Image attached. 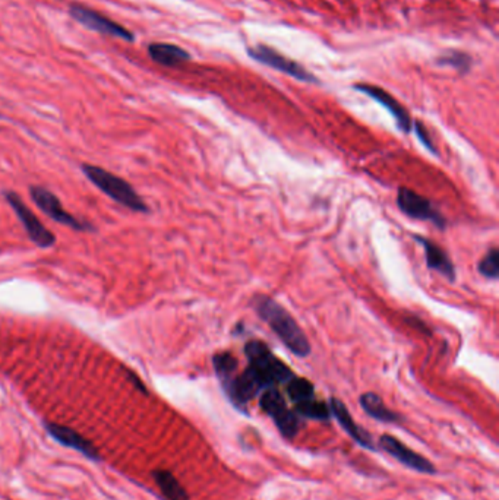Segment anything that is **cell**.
<instances>
[{
	"instance_id": "6da1fadb",
	"label": "cell",
	"mask_w": 499,
	"mask_h": 500,
	"mask_svg": "<svg viewBox=\"0 0 499 500\" xmlns=\"http://www.w3.org/2000/svg\"><path fill=\"white\" fill-rule=\"evenodd\" d=\"M252 304L258 316L271 328L280 341L295 355L307 357L311 354V344L305 332L278 301L268 296H256Z\"/></svg>"
},
{
	"instance_id": "7a4b0ae2",
	"label": "cell",
	"mask_w": 499,
	"mask_h": 500,
	"mask_svg": "<svg viewBox=\"0 0 499 500\" xmlns=\"http://www.w3.org/2000/svg\"><path fill=\"white\" fill-rule=\"evenodd\" d=\"M245 355L249 362L246 370L252 374L263 391L278 384H287L295 376L290 367L274 355L270 347L263 341H248L245 345Z\"/></svg>"
},
{
	"instance_id": "3957f363",
	"label": "cell",
	"mask_w": 499,
	"mask_h": 500,
	"mask_svg": "<svg viewBox=\"0 0 499 500\" xmlns=\"http://www.w3.org/2000/svg\"><path fill=\"white\" fill-rule=\"evenodd\" d=\"M82 173L92 184H96L104 195H107L116 204L135 212H148L146 201L138 195L133 186L122 177L102 169L99 165L91 164L82 165Z\"/></svg>"
},
{
	"instance_id": "277c9868",
	"label": "cell",
	"mask_w": 499,
	"mask_h": 500,
	"mask_svg": "<svg viewBox=\"0 0 499 500\" xmlns=\"http://www.w3.org/2000/svg\"><path fill=\"white\" fill-rule=\"evenodd\" d=\"M259 407L274 420L280 433L284 438L293 439L297 435L299 418L296 413L287 409L286 399L283 398V395L277 389L274 388L265 389L259 398Z\"/></svg>"
},
{
	"instance_id": "5b68a950",
	"label": "cell",
	"mask_w": 499,
	"mask_h": 500,
	"mask_svg": "<svg viewBox=\"0 0 499 500\" xmlns=\"http://www.w3.org/2000/svg\"><path fill=\"white\" fill-rule=\"evenodd\" d=\"M30 195H31V199L34 201V204L45 213V216H49L53 221L63 224L72 230H77V231L94 230L91 224H88L82 220H78L77 217L72 216V213H69L63 208L59 198L53 192H50L49 189H45L43 186H31Z\"/></svg>"
},
{
	"instance_id": "8992f818",
	"label": "cell",
	"mask_w": 499,
	"mask_h": 500,
	"mask_svg": "<svg viewBox=\"0 0 499 500\" xmlns=\"http://www.w3.org/2000/svg\"><path fill=\"white\" fill-rule=\"evenodd\" d=\"M5 198L9 206L16 213L18 220L23 226V230L27 231L30 240L35 243L38 248L49 249L56 243V235L44 227V224L35 217V213L23 204V201L15 192H6Z\"/></svg>"
},
{
	"instance_id": "52a82bcc",
	"label": "cell",
	"mask_w": 499,
	"mask_h": 500,
	"mask_svg": "<svg viewBox=\"0 0 499 500\" xmlns=\"http://www.w3.org/2000/svg\"><path fill=\"white\" fill-rule=\"evenodd\" d=\"M397 205L400 211L402 213H406V216L410 218L420 220V221H431L438 228H445L446 221L442 217V213L434 208L432 202L409 187L398 189Z\"/></svg>"
},
{
	"instance_id": "ba28073f",
	"label": "cell",
	"mask_w": 499,
	"mask_h": 500,
	"mask_svg": "<svg viewBox=\"0 0 499 500\" xmlns=\"http://www.w3.org/2000/svg\"><path fill=\"white\" fill-rule=\"evenodd\" d=\"M70 15H72L79 23H82L84 27L97 31L106 35H111V37H117L122 38L125 41H132L133 35L124 28L122 26H119L114 21L109 19L107 16L92 11L89 8H85L82 5H72L70 6Z\"/></svg>"
},
{
	"instance_id": "9c48e42d",
	"label": "cell",
	"mask_w": 499,
	"mask_h": 500,
	"mask_svg": "<svg viewBox=\"0 0 499 500\" xmlns=\"http://www.w3.org/2000/svg\"><path fill=\"white\" fill-rule=\"evenodd\" d=\"M249 55H251L252 59H255V60H258L261 63H264V65H267L270 67H274V69L280 70V72L290 75V77H293V78H296L299 81L315 82L314 75L309 74L303 66H300L299 63L287 59L286 56L280 55L278 52L270 49V47H267V45H258V47H255V49H251Z\"/></svg>"
},
{
	"instance_id": "30bf717a",
	"label": "cell",
	"mask_w": 499,
	"mask_h": 500,
	"mask_svg": "<svg viewBox=\"0 0 499 500\" xmlns=\"http://www.w3.org/2000/svg\"><path fill=\"white\" fill-rule=\"evenodd\" d=\"M379 446H381L387 452V454H390L393 458H395L398 462L406 465L407 468H412V470L422 472V474H435L437 472L434 464L429 460H426L424 457L419 455L417 452L412 450L406 445H402L394 436H390V435L381 436V439H379Z\"/></svg>"
},
{
	"instance_id": "8fae6325",
	"label": "cell",
	"mask_w": 499,
	"mask_h": 500,
	"mask_svg": "<svg viewBox=\"0 0 499 500\" xmlns=\"http://www.w3.org/2000/svg\"><path fill=\"white\" fill-rule=\"evenodd\" d=\"M329 411L331 414L336 417V420L340 423V426L344 428V432L356 442L358 445H361L365 449L369 450H376L372 436L362 428L358 423L354 421V418L351 417L350 411L347 410V407L343 404V401H340L339 398H331L329 399Z\"/></svg>"
},
{
	"instance_id": "7c38bea8",
	"label": "cell",
	"mask_w": 499,
	"mask_h": 500,
	"mask_svg": "<svg viewBox=\"0 0 499 500\" xmlns=\"http://www.w3.org/2000/svg\"><path fill=\"white\" fill-rule=\"evenodd\" d=\"M356 89H359L361 92L369 95V97L373 99L376 103L384 106L393 114L398 128L404 133H409L412 130L413 122H412L409 111L404 109L387 91L378 88V87H372V85H358L356 87Z\"/></svg>"
},
{
	"instance_id": "4fadbf2b",
	"label": "cell",
	"mask_w": 499,
	"mask_h": 500,
	"mask_svg": "<svg viewBox=\"0 0 499 500\" xmlns=\"http://www.w3.org/2000/svg\"><path fill=\"white\" fill-rule=\"evenodd\" d=\"M415 240L422 245L423 250H424V257H426V264L427 268L437 271L438 274L444 275L448 281L454 282L456 281V268L453 260L449 259V256L446 255V252L439 248L437 243H434L429 239H424L422 235H415Z\"/></svg>"
},
{
	"instance_id": "5bb4252c",
	"label": "cell",
	"mask_w": 499,
	"mask_h": 500,
	"mask_svg": "<svg viewBox=\"0 0 499 500\" xmlns=\"http://www.w3.org/2000/svg\"><path fill=\"white\" fill-rule=\"evenodd\" d=\"M47 433H49L55 440H57L60 445L72 448L91 460H99L97 448L89 440H87L84 436H81L78 432L72 430V428L49 423L47 424Z\"/></svg>"
},
{
	"instance_id": "9a60e30c",
	"label": "cell",
	"mask_w": 499,
	"mask_h": 500,
	"mask_svg": "<svg viewBox=\"0 0 499 500\" xmlns=\"http://www.w3.org/2000/svg\"><path fill=\"white\" fill-rule=\"evenodd\" d=\"M148 53L155 63L161 66H169V67L179 66L187 62L189 57H191L189 53L180 49L179 45L169 44V43H153L150 45Z\"/></svg>"
},
{
	"instance_id": "2e32d148",
	"label": "cell",
	"mask_w": 499,
	"mask_h": 500,
	"mask_svg": "<svg viewBox=\"0 0 499 500\" xmlns=\"http://www.w3.org/2000/svg\"><path fill=\"white\" fill-rule=\"evenodd\" d=\"M359 402H361V407L363 409V411L378 421L395 423L398 420V416L385 406L383 398L373 392L362 394L359 398Z\"/></svg>"
},
{
	"instance_id": "e0dca14e",
	"label": "cell",
	"mask_w": 499,
	"mask_h": 500,
	"mask_svg": "<svg viewBox=\"0 0 499 500\" xmlns=\"http://www.w3.org/2000/svg\"><path fill=\"white\" fill-rule=\"evenodd\" d=\"M154 480L161 491V494L165 497V500H187V493L186 490L180 486L177 479L175 475L165 470H155L153 472Z\"/></svg>"
},
{
	"instance_id": "ac0fdd59",
	"label": "cell",
	"mask_w": 499,
	"mask_h": 500,
	"mask_svg": "<svg viewBox=\"0 0 499 500\" xmlns=\"http://www.w3.org/2000/svg\"><path fill=\"white\" fill-rule=\"evenodd\" d=\"M212 365L214 370L217 373V377L220 380L221 387L229 384L230 380L237 374V367H239V362H237L236 357L231 352H219L212 357Z\"/></svg>"
},
{
	"instance_id": "d6986e66",
	"label": "cell",
	"mask_w": 499,
	"mask_h": 500,
	"mask_svg": "<svg viewBox=\"0 0 499 500\" xmlns=\"http://www.w3.org/2000/svg\"><path fill=\"white\" fill-rule=\"evenodd\" d=\"M287 395L295 404L305 402L315 398V388L307 379L293 376L287 382Z\"/></svg>"
},
{
	"instance_id": "ffe728a7",
	"label": "cell",
	"mask_w": 499,
	"mask_h": 500,
	"mask_svg": "<svg viewBox=\"0 0 499 500\" xmlns=\"http://www.w3.org/2000/svg\"><path fill=\"white\" fill-rule=\"evenodd\" d=\"M295 406H296V414H300L302 417H306V418L327 421L331 417V411L327 404L322 401H317L315 398L295 404Z\"/></svg>"
},
{
	"instance_id": "44dd1931",
	"label": "cell",
	"mask_w": 499,
	"mask_h": 500,
	"mask_svg": "<svg viewBox=\"0 0 499 500\" xmlns=\"http://www.w3.org/2000/svg\"><path fill=\"white\" fill-rule=\"evenodd\" d=\"M479 274L488 279H496L499 277V252L496 248L488 250L478 265Z\"/></svg>"
},
{
	"instance_id": "7402d4cb",
	"label": "cell",
	"mask_w": 499,
	"mask_h": 500,
	"mask_svg": "<svg viewBox=\"0 0 499 500\" xmlns=\"http://www.w3.org/2000/svg\"><path fill=\"white\" fill-rule=\"evenodd\" d=\"M415 129H416V135H417L419 140L424 145V148L429 150V151L434 152V154H438L437 148L434 147V142H432V139L429 138V133L426 132L424 126H423L420 122H417V123H415Z\"/></svg>"
}]
</instances>
